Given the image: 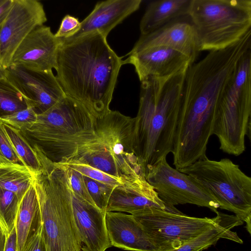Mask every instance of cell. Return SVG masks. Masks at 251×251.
<instances>
[{
  "label": "cell",
  "mask_w": 251,
  "mask_h": 251,
  "mask_svg": "<svg viewBox=\"0 0 251 251\" xmlns=\"http://www.w3.org/2000/svg\"><path fill=\"white\" fill-rule=\"evenodd\" d=\"M186 17L172 21L151 33L141 35L129 53L151 47L164 46L178 50L195 61L200 52L198 39L190 19L184 20Z\"/></svg>",
  "instance_id": "15"
},
{
  "label": "cell",
  "mask_w": 251,
  "mask_h": 251,
  "mask_svg": "<svg viewBox=\"0 0 251 251\" xmlns=\"http://www.w3.org/2000/svg\"><path fill=\"white\" fill-rule=\"evenodd\" d=\"M216 213L213 218H201L188 216L179 211L152 208L132 215L158 251H170L221 224L228 216L218 211Z\"/></svg>",
  "instance_id": "9"
},
{
  "label": "cell",
  "mask_w": 251,
  "mask_h": 251,
  "mask_svg": "<svg viewBox=\"0 0 251 251\" xmlns=\"http://www.w3.org/2000/svg\"><path fill=\"white\" fill-rule=\"evenodd\" d=\"M105 217L112 246L131 251H158L132 215L106 211Z\"/></svg>",
  "instance_id": "19"
},
{
  "label": "cell",
  "mask_w": 251,
  "mask_h": 251,
  "mask_svg": "<svg viewBox=\"0 0 251 251\" xmlns=\"http://www.w3.org/2000/svg\"><path fill=\"white\" fill-rule=\"evenodd\" d=\"M6 76L37 115L47 111L66 96L52 71L10 65L6 69Z\"/></svg>",
  "instance_id": "11"
},
{
  "label": "cell",
  "mask_w": 251,
  "mask_h": 251,
  "mask_svg": "<svg viewBox=\"0 0 251 251\" xmlns=\"http://www.w3.org/2000/svg\"><path fill=\"white\" fill-rule=\"evenodd\" d=\"M213 134L223 152L239 156L251 135V50L240 58L218 106Z\"/></svg>",
  "instance_id": "7"
},
{
  "label": "cell",
  "mask_w": 251,
  "mask_h": 251,
  "mask_svg": "<svg viewBox=\"0 0 251 251\" xmlns=\"http://www.w3.org/2000/svg\"><path fill=\"white\" fill-rule=\"evenodd\" d=\"M188 17L200 51L223 50L251 29V0H191Z\"/></svg>",
  "instance_id": "6"
},
{
  "label": "cell",
  "mask_w": 251,
  "mask_h": 251,
  "mask_svg": "<svg viewBox=\"0 0 251 251\" xmlns=\"http://www.w3.org/2000/svg\"><path fill=\"white\" fill-rule=\"evenodd\" d=\"M62 165L78 171L84 176L113 187L124 184L120 179L85 163L72 162Z\"/></svg>",
  "instance_id": "28"
},
{
  "label": "cell",
  "mask_w": 251,
  "mask_h": 251,
  "mask_svg": "<svg viewBox=\"0 0 251 251\" xmlns=\"http://www.w3.org/2000/svg\"><path fill=\"white\" fill-rule=\"evenodd\" d=\"M6 78V68L3 66L0 59V79Z\"/></svg>",
  "instance_id": "37"
},
{
  "label": "cell",
  "mask_w": 251,
  "mask_h": 251,
  "mask_svg": "<svg viewBox=\"0 0 251 251\" xmlns=\"http://www.w3.org/2000/svg\"><path fill=\"white\" fill-rule=\"evenodd\" d=\"M177 170L191 176L205 188L219 208L234 213L246 223L247 231L251 234V178L238 165L228 158L216 161L205 156Z\"/></svg>",
  "instance_id": "8"
},
{
  "label": "cell",
  "mask_w": 251,
  "mask_h": 251,
  "mask_svg": "<svg viewBox=\"0 0 251 251\" xmlns=\"http://www.w3.org/2000/svg\"><path fill=\"white\" fill-rule=\"evenodd\" d=\"M40 222L39 202L33 183L22 198L17 214L15 228L18 251H23L32 230Z\"/></svg>",
  "instance_id": "21"
},
{
  "label": "cell",
  "mask_w": 251,
  "mask_h": 251,
  "mask_svg": "<svg viewBox=\"0 0 251 251\" xmlns=\"http://www.w3.org/2000/svg\"><path fill=\"white\" fill-rule=\"evenodd\" d=\"M4 251H18L17 235L15 227L6 237Z\"/></svg>",
  "instance_id": "35"
},
{
  "label": "cell",
  "mask_w": 251,
  "mask_h": 251,
  "mask_svg": "<svg viewBox=\"0 0 251 251\" xmlns=\"http://www.w3.org/2000/svg\"><path fill=\"white\" fill-rule=\"evenodd\" d=\"M22 251H47L42 235L41 222L32 230Z\"/></svg>",
  "instance_id": "33"
},
{
  "label": "cell",
  "mask_w": 251,
  "mask_h": 251,
  "mask_svg": "<svg viewBox=\"0 0 251 251\" xmlns=\"http://www.w3.org/2000/svg\"><path fill=\"white\" fill-rule=\"evenodd\" d=\"M191 0H158L148 5L141 19V35L151 33L175 20L188 16Z\"/></svg>",
  "instance_id": "20"
},
{
  "label": "cell",
  "mask_w": 251,
  "mask_h": 251,
  "mask_svg": "<svg viewBox=\"0 0 251 251\" xmlns=\"http://www.w3.org/2000/svg\"><path fill=\"white\" fill-rule=\"evenodd\" d=\"M35 176L24 165H0V187L14 193L21 200L33 184Z\"/></svg>",
  "instance_id": "23"
},
{
  "label": "cell",
  "mask_w": 251,
  "mask_h": 251,
  "mask_svg": "<svg viewBox=\"0 0 251 251\" xmlns=\"http://www.w3.org/2000/svg\"><path fill=\"white\" fill-rule=\"evenodd\" d=\"M61 43L62 39L55 36L50 26H38L18 46L10 65L36 71H52L55 69L57 51Z\"/></svg>",
  "instance_id": "13"
},
{
  "label": "cell",
  "mask_w": 251,
  "mask_h": 251,
  "mask_svg": "<svg viewBox=\"0 0 251 251\" xmlns=\"http://www.w3.org/2000/svg\"><path fill=\"white\" fill-rule=\"evenodd\" d=\"M6 132L12 146L23 164L34 174L43 170L41 161L36 151L32 148L20 131L3 123Z\"/></svg>",
  "instance_id": "24"
},
{
  "label": "cell",
  "mask_w": 251,
  "mask_h": 251,
  "mask_svg": "<svg viewBox=\"0 0 251 251\" xmlns=\"http://www.w3.org/2000/svg\"><path fill=\"white\" fill-rule=\"evenodd\" d=\"M145 178L167 206L189 203L218 211L219 205L209 191L191 176L170 166L166 158L149 167Z\"/></svg>",
  "instance_id": "10"
},
{
  "label": "cell",
  "mask_w": 251,
  "mask_h": 251,
  "mask_svg": "<svg viewBox=\"0 0 251 251\" xmlns=\"http://www.w3.org/2000/svg\"><path fill=\"white\" fill-rule=\"evenodd\" d=\"M42 237L47 251H81L67 167L51 163L35 176Z\"/></svg>",
  "instance_id": "5"
},
{
  "label": "cell",
  "mask_w": 251,
  "mask_h": 251,
  "mask_svg": "<svg viewBox=\"0 0 251 251\" xmlns=\"http://www.w3.org/2000/svg\"><path fill=\"white\" fill-rule=\"evenodd\" d=\"M152 208L178 211L175 207L166 205L145 177L115 187L106 211L125 212L134 215Z\"/></svg>",
  "instance_id": "16"
},
{
  "label": "cell",
  "mask_w": 251,
  "mask_h": 251,
  "mask_svg": "<svg viewBox=\"0 0 251 251\" xmlns=\"http://www.w3.org/2000/svg\"><path fill=\"white\" fill-rule=\"evenodd\" d=\"M66 166L74 193L82 201L97 207L88 191L83 176L78 171Z\"/></svg>",
  "instance_id": "31"
},
{
  "label": "cell",
  "mask_w": 251,
  "mask_h": 251,
  "mask_svg": "<svg viewBox=\"0 0 251 251\" xmlns=\"http://www.w3.org/2000/svg\"><path fill=\"white\" fill-rule=\"evenodd\" d=\"M125 64L133 65L140 82L150 77H162L187 69L194 61L176 50L153 47L128 53Z\"/></svg>",
  "instance_id": "14"
},
{
  "label": "cell",
  "mask_w": 251,
  "mask_h": 251,
  "mask_svg": "<svg viewBox=\"0 0 251 251\" xmlns=\"http://www.w3.org/2000/svg\"><path fill=\"white\" fill-rule=\"evenodd\" d=\"M27 107L24 98L14 85L6 78L0 79V119Z\"/></svg>",
  "instance_id": "26"
},
{
  "label": "cell",
  "mask_w": 251,
  "mask_h": 251,
  "mask_svg": "<svg viewBox=\"0 0 251 251\" xmlns=\"http://www.w3.org/2000/svg\"><path fill=\"white\" fill-rule=\"evenodd\" d=\"M141 0H107L99 1L81 22L79 30L72 36L75 39L98 32L107 38L109 32L126 18L138 10ZM64 40V39H62Z\"/></svg>",
  "instance_id": "18"
},
{
  "label": "cell",
  "mask_w": 251,
  "mask_h": 251,
  "mask_svg": "<svg viewBox=\"0 0 251 251\" xmlns=\"http://www.w3.org/2000/svg\"><path fill=\"white\" fill-rule=\"evenodd\" d=\"M187 69L141 82L135 152L145 173L173 151Z\"/></svg>",
  "instance_id": "3"
},
{
  "label": "cell",
  "mask_w": 251,
  "mask_h": 251,
  "mask_svg": "<svg viewBox=\"0 0 251 251\" xmlns=\"http://www.w3.org/2000/svg\"><path fill=\"white\" fill-rule=\"evenodd\" d=\"M2 164L24 165L12 146L3 123L0 121V165Z\"/></svg>",
  "instance_id": "30"
},
{
  "label": "cell",
  "mask_w": 251,
  "mask_h": 251,
  "mask_svg": "<svg viewBox=\"0 0 251 251\" xmlns=\"http://www.w3.org/2000/svg\"><path fill=\"white\" fill-rule=\"evenodd\" d=\"M83 177L90 195L96 205L101 211L105 212L109 198L115 187L84 176Z\"/></svg>",
  "instance_id": "27"
},
{
  "label": "cell",
  "mask_w": 251,
  "mask_h": 251,
  "mask_svg": "<svg viewBox=\"0 0 251 251\" xmlns=\"http://www.w3.org/2000/svg\"><path fill=\"white\" fill-rule=\"evenodd\" d=\"M13 0H0V32L11 8Z\"/></svg>",
  "instance_id": "34"
},
{
  "label": "cell",
  "mask_w": 251,
  "mask_h": 251,
  "mask_svg": "<svg viewBox=\"0 0 251 251\" xmlns=\"http://www.w3.org/2000/svg\"><path fill=\"white\" fill-rule=\"evenodd\" d=\"M36 119V113L31 107L28 106L0 119V121L20 131H23L32 126Z\"/></svg>",
  "instance_id": "29"
},
{
  "label": "cell",
  "mask_w": 251,
  "mask_h": 251,
  "mask_svg": "<svg viewBox=\"0 0 251 251\" xmlns=\"http://www.w3.org/2000/svg\"><path fill=\"white\" fill-rule=\"evenodd\" d=\"M251 47L243 37L226 49L209 51L188 68L172 152L176 170L206 156L219 102L240 58Z\"/></svg>",
  "instance_id": "1"
},
{
  "label": "cell",
  "mask_w": 251,
  "mask_h": 251,
  "mask_svg": "<svg viewBox=\"0 0 251 251\" xmlns=\"http://www.w3.org/2000/svg\"><path fill=\"white\" fill-rule=\"evenodd\" d=\"M100 117L66 96L47 111L37 115L34 124L20 132L38 155L64 164L98 140L97 127Z\"/></svg>",
  "instance_id": "4"
},
{
  "label": "cell",
  "mask_w": 251,
  "mask_h": 251,
  "mask_svg": "<svg viewBox=\"0 0 251 251\" xmlns=\"http://www.w3.org/2000/svg\"><path fill=\"white\" fill-rule=\"evenodd\" d=\"M98 32L62 39L57 54L56 76L66 95L99 116L110 110L117 78L125 64Z\"/></svg>",
  "instance_id": "2"
},
{
  "label": "cell",
  "mask_w": 251,
  "mask_h": 251,
  "mask_svg": "<svg viewBox=\"0 0 251 251\" xmlns=\"http://www.w3.org/2000/svg\"><path fill=\"white\" fill-rule=\"evenodd\" d=\"M6 236L0 227V251H4Z\"/></svg>",
  "instance_id": "36"
},
{
  "label": "cell",
  "mask_w": 251,
  "mask_h": 251,
  "mask_svg": "<svg viewBox=\"0 0 251 251\" xmlns=\"http://www.w3.org/2000/svg\"><path fill=\"white\" fill-rule=\"evenodd\" d=\"M47 21L43 4L37 0H13L0 32V59L5 68L24 39Z\"/></svg>",
  "instance_id": "12"
},
{
  "label": "cell",
  "mask_w": 251,
  "mask_h": 251,
  "mask_svg": "<svg viewBox=\"0 0 251 251\" xmlns=\"http://www.w3.org/2000/svg\"><path fill=\"white\" fill-rule=\"evenodd\" d=\"M20 201L15 194L0 187V227L6 237L15 227Z\"/></svg>",
  "instance_id": "25"
},
{
  "label": "cell",
  "mask_w": 251,
  "mask_h": 251,
  "mask_svg": "<svg viewBox=\"0 0 251 251\" xmlns=\"http://www.w3.org/2000/svg\"><path fill=\"white\" fill-rule=\"evenodd\" d=\"M71 193L74 218L81 242V251H105L112 246L106 226L105 212L82 201L72 188Z\"/></svg>",
  "instance_id": "17"
},
{
  "label": "cell",
  "mask_w": 251,
  "mask_h": 251,
  "mask_svg": "<svg viewBox=\"0 0 251 251\" xmlns=\"http://www.w3.org/2000/svg\"><path fill=\"white\" fill-rule=\"evenodd\" d=\"M242 224L243 222L235 215H228L221 224L205 231L178 248L170 251H201L215 245L221 238L242 244L243 241L237 233L231 230L234 226Z\"/></svg>",
  "instance_id": "22"
},
{
  "label": "cell",
  "mask_w": 251,
  "mask_h": 251,
  "mask_svg": "<svg viewBox=\"0 0 251 251\" xmlns=\"http://www.w3.org/2000/svg\"><path fill=\"white\" fill-rule=\"evenodd\" d=\"M80 26V22L77 18L66 15L62 20L59 29L54 35L61 39L70 38L79 30Z\"/></svg>",
  "instance_id": "32"
}]
</instances>
